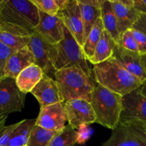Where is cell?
<instances>
[{"instance_id":"obj_14","label":"cell","mask_w":146,"mask_h":146,"mask_svg":"<svg viewBox=\"0 0 146 146\" xmlns=\"http://www.w3.org/2000/svg\"><path fill=\"white\" fill-rule=\"evenodd\" d=\"M31 94L40 103V107L64 103L57 81L45 74H43L41 80L31 90Z\"/></svg>"},{"instance_id":"obj_17","label":"cell","mask_w":146,"mask_h":146,"mask_svg":"<svg viewBox=\"0 0 146 146\" xmlns=\"http://www.w3.org/2000/svg\"><path fill=\"white\" fill-rule=\"evenodd\" d=\"M117 19V29L120 36L125 31L133 28L141 14L133 7L123 4L120 0H110Z\"/></svg>"},{"instance_id":"obj_26","label":"cell","mask_w":146,"mask_h":146,"mask_svg":"<svg viewBox=\"0 0 146 146\" xmlns=\"http://www.w3.org/2000/svg\"><path fill=\"white\" fill-rule=\"evenodd\" d=\"M30 36H21L0 30V41L13 51H17L28 46Z\"/></svg>"},{"instance_id":"obj_1","label":"cell","mask_w":146,"mask_h":146,"mask_svg":"<svg viewBox=\"0 0 146 146\" xmlns=\"http://www.w3.org/2000/svg\"><path fill=\"white\" fill-rule=\"evenodd\" d=\"M40 21V13L31 0H0V30L31 36Z\"/></svg>"},{"instance_id":"obj_4","label":"cell","mask_w":146,"mask_h":146,"mask_svg":"<svg viewBox=\"0 0 146 146\" xmlns=\"http://www.w3.org/2000/svg\"><path fill=\"white\" fill-rule=\"evenodd\" d=\"M95 123L113 130L119 125L123 109V96L97 84L90 101Z\"/></svg>"},{"instance_id":"obj_16","label":"cell","mask_w":146,"mask_h":146,"mask_svg":"<svg viewBox=\"0 0 146 146\" xmlns=\"http://www.w3.org/2000/svg\"><path fill=\"white\" fill-rule=\"evenodd\" d=\"M35 64V58L28 47L13 53L6 63L4 76L16 79L19 74L29 66Z\"/></svg>"},{"instance_id":"obj_20","label":"cell","mask_w":146,"mask_h":146,"mask_svg":"<svg viewBox=\"0 0 146 146\" xmlns=\"http://www.w3.org/2000/svg\"><path fill=\"white\" fill-rule=\"evenodd\" d=\"M101 18L102 20L104 29L110 34L116 44L120 42V36L117 29V19L110 0H103L101 6Z\"/></svg>"},{"instance_id":"obj_6","label":"cell","mask_w":146,"mask_h":146,"mask_svg":"<svg viewBox=\"0 0 146 146\" xmlns=\"http://www.w3.org/2000/svg\"><path fill=\"white\" fill-rule=\"evenodd\" d=\"M27 47L35 58L36 65L42 70L44 74L54 78L55 64L58 56V44L47 42L35 31L30 36Z\"/></svg>"},{"instance_id":"obj_24","label":"cell","mask_w":146,"mask_h":146,"mask_svg":"<svg viewBox=\"0 0 146 146\" xmlns=\"http://www.w3.org/2000/svg\"><path fill=\"white\" fill-rule=\"evenodd\" d=\"M59 133L46 130L35 124L26 146H48L52 138Z\"/></svg>"},{"instance_id":"obj_11","label":"cell","mask_w":146,"mask_h":146,"mask_svg":"<svg viewBox=\"0 0 146 146\" xmlns=\"http://www.w3.org/2000/svg\"><path fill=\"white\" fill-rule=\"evenodd\" d=\"M67 121L64 104L57 103L40 107L35 124L46 130L60 132L65 128Z\"/></svg>"},{"instance_id":"obj_23","label":"cell","mask_w":146,"mask_h":146,"mask_svg":"<svg viewBox=\"0 0 146 146\" xmlns=\"http://www.w3.org/2000/svg\"><path fill=\"white\" fill-rule=\"evenodd\" d=\"M81 12L82 20L83 27H84V41L88 36L93 25L96 20L101 17V8L92 7L87 4H83L80 0H77Z\"/></svg>"},{"instance_id":"obj_31","label":"cell","mask_w":146,"mask_h":146,"mask_svg":"<svg viewBox=\"0 0 146 146\" xmlns=\"http://www.w3.org/2000/svg\"><path fill=\"white\" fill-rule=\"evenodd\" d=\"M19 122L12 125L4 126L0 132V146H8L14 130L18 126Z\"/></svg>"},{"instance_id":"obj_29","label":"cell","mask_w":146,"mask_h":146,"mask_svg":"<svg viewBox=\"0 0 146 146\" xmlns=\"http://www.w3.org/2000/svg\"><path fill=\"white\" fill-rule=\"evenodd\" d=\"M15 51L0 41V81L4 78V70L6 63L10 56Z\"/></svg>"},{"instance_id":"obj_22","label":"cell","mask_w":146,"mask_h":146,"mask_svg":"<svg viewBox=\"0 0 146 146\" xmlns=\"http://www.w3.org/2000/svg\"><path fill=\"white\" fill-rule=\"evenodd\" d=\"M103 30H104V26H103L102 20L100 17L96 20L82 46L83 52L87 61L92 58L94 55V50L101 38Z\"/></svg>"},{"instance_id":"obj_18","label":"cell","mask_w":146,"mask_h":146,"mask_svg":"<svg viewBox=\"0 0 146 146\" xmlns=\"http://www.w3.org/2000/svg\"><path fill=\"white\" fill-rule=\"evenodd\" d=\"M44 72L36 64H32L23 70L16 78V84L20 91L24 94L31 93L41 80Z\"/></svg>"},{"instance_id":"obj_27","label":"cell","mask_w":146,"mask_h":146,"mask_svg":"<svg viewBox=\"0 0 146 146\" xmlns=\"http://www.w3.org/2000/svg\"><path fill=\"white\" fill-rule=\"evenodd\" d=\"M39 11L50 16L57 15L59 8L54 0H31Z\"/></svg>"},{"instance_id":"obj_5","label":"cell","mask_w":146,"mask_h":146,"mask_svg":"<svg viewBox=\"0 0 146 146\" xmlns=\"http://www.w3.org/2000/svg\"><path fill=\"white\" fill-rule=\"evenodd\" d=\"M72 66L78 67L87 76H93L92 70L87 64L82 48L77 44L70 31L64 26V38L58 44V56L55 69L57 71Z\"/></svg>"},{"instance_id":"obj_37","label":"cell","mask_w":146,"mask_h":146,"mask_svg":"<svg viewBox=\"0 0 146 146\" xmlns=\"http://www.w3.org/2000/svg\"><path fill=\"white\" fill-rule=\"evenodd\" d=\"M139 91H140V94H143V96H146V82L143 84L139 88Z\"/></svg>"},{"instance_id":"obj_39","label":"cell","mask_w":146,"mask_h":146,"mask_svg":"<svg viewBox=\"0 0 146 146\" xmlns=\"http://www.w3.org/2000/svg\"><path fill=\"white\" fill-rule=\"evenodd\" d=\"M145 133H146V129H145Z\"/></svg>"},{"instance_id":"obj_38","label":"cell","mask_w":146,"mask_h":146,"mask_svg":"<svg viewBox=\"0 0 146 146\" xmlns=\"http://www.w3.org/2000/svg\"><path fill=\"white\" fill-rule=\"evenodd\" d=\"M141 59H142V62H143V66H144L146 70V54H144V55L141 56Z\"/></svg>"},{"instance_id":"obj_36","label":"cell","mask_w":146,"mask_h":146,"mask_svg":"<svg viewBox=\"0 0 146 146\" xmlns=\"http://www.w3.org/2000/svg\"><path fill=\"white\" fill-rule=\"evenodd\" d=\"M7 119V115H0V132L5 126V123Z\"/></svg>"},{"instance_id":"obj_35","label":"cell","mask_w":146,"mask_h":146,"mask_svg":"<svg viewBox=\"0 0 146 146\" xmlns=\"http://www.w3.org/2000/svg\"><path fill=\"white\" fill-rule=\"evenodd\" d=\"M56 4L59 8V11H62L67 8L70 4V0H54Z\"/></svg>"},{"instance_id":"obj_12","label":"cell","mask_w":146,"mask_h":146,"mask_svg":"<svg viewBox=\"0 0 146 146\" xmlns=\"http://www.w3.org/2000/svg\"><path fill=\"white\" fill-rule=\"evenodd\" d=\"M112 58L127 72L138 78L143 84L146 82V70L138 53L128 51L115 44Z\"/></svg>"},{"instance_id":"obj_15","label":"cell","mask_w":146,"mask_h":146,"mask_svg":"<svg viewBox=\"0 0 146 146\" xmlns=\"http://www.w3.org/2000/svg\"><path fill=\"white\" fill-rule=\"evenodd\" d=\"M58 14L77 44L82 48L84 44V27L77 0H70L67 8L63 11H59Z\"/></svg>"},{"instance_id":"obj_33","label":"cell","mask_w":146,"mask_h":146,"mask_svg":"<svg viewBox=\"0 0 146 146\" xmlns=\"http://www.w3.org/2000/svg\"><path fill=\"white\" fill-rule=\"evenodd\" d=\"M133 7L141 14H146V0H133Z\"/></svg>"},{"instance_id":"obj_3","label":"cell","mask_w":146,"mask_h":146,"mask_svg":"<svg viewBox=\"0 0 146 146\" xmlns=\"http://www.w3.org/2000/svg\"><path fill=\"white\" fill-rule=\"evenodd\" d=\"M64 102L72 99H84L90 102L97 83L77 66L58 70L54 74Z\"/></svg>"},{"instance_id":"obj_21","label":"cell","mask_w":146,"mask_h":146,"mask_svg":"<svg viewBox=\"0 0 146 146\" xmlns=\"http://www.w3.org/2000/svg\"><path fill=\"white\" fill-rule=\"evenodd\" d=\"M36 120L25 119L19 122L8 146H26L30 134L35 125Z\"/></svg>"},{"instance_id":"obj_8","label":"cell","mask_w":146,"mask_h":146,"mask_svg":"<svg viewBox=\"0 0 146 146\" xmlns=\"http://www.w3.org/2000/svg\"><path fill=\"white\" fill-rule=\"evenodd\" d=\"M120 124H139L146 126V96L139 88L123 96Z\"/></svg>"},{"instance_id":"obj_25","label":"cell","mask_w":146,"mask_h":146,"mask_svg":"<svg viewBox=\"0 0 146 146\" xmlns=\"http://www.w3.org/2000/svg\"><path fill=\"white\" fill-rule=\"evenodd\" d=\"M78 138V133L67 125L52 138L48 146H75Z\"/></svg>"},{"instance_id":"obj_28","label":"cell","mask_w":146,"mask_h":146,"mask_svg":"<svg viewBox=\"0 0 146 146\" xmlns=\"http://www.w3.org/2000/svg\"><path fill=\"white\" fill-rule=\"evenodd\" d=\"M118 44L125 49L138 53L137 44H136L135 40L133 34L130 29L125 31L123 34L120 35V42Z\"/></svg>"},{"instance_id":"obj_13","label":"cell","mask_w":146,"mask_h":146,"mask_svg":"<svg viewBox=\"0 0 146 146\" xmlns=\"http://www.w3.org/2000/svg\"><path fill=\"white\" fill-rule=\"evenodd\" d=\"M40 21L35 28L38 33L47 42L52 44H58L64 38V24L58 14L56 16H50L39 11Z\"/></svg>"},{"instance_id":"obj_34","label":"cell","mask_w":146,"mask_h":146,"mask_svg":"<svg viewBox=\"0 0 146 146\" xmlns=\"http://www.w3.org/2000/svg\"><path fill=\"white\" fill-rule=\"evenodd\" d=\"M80 1L83 4L100 9L101 8V6L103 2V0H80Z\"/></svg>"},{"instance_id":"obj_32","label":"cell","mask_w":146,"mask_h":146,"mask_svg":"<svg viewBox=\"0 0 146 146\" xmlns=\"http://www.w3.org/2000/svg\"><path fill=\"white\" fill-rule=\"evenodd\" d=\"M133 29L139 30L146 35V14H141L135 24L133 25Z\"/></svg>"},{"instance_id":"obj_10","label":"cell","mask_w":146,"mask_h":146,"mask_svg":"<svg viewBox=\"0 0 146 146\" xmlns=\"http://www.w3.org/2000/svg\"><path fill=\"white\" fill-rule=\"evenodd\" d=\"M64 108L68 125L74 129L95 123L96 117L91 104L86 100H69L64 102Z\"/></svg>"},{"instance_id":"obj_19","label":"cell","mask_w":146,"mask_h":146,"mask_svg":"<svg viewBox=\"0 0 146 146\" xmlns=\"http://www.w3.org/2000/svg\"><path fill=\"white\" fill-rule=\"evenodd\" d=\"M115 44L110 34L104 29L102 33L101 38L94 50V55L89 61L93 65H95L111 58Z\"/></svg>"},{"instance_id":"obj_2","label":"cell","mask_w":146,"mask_h":146,"mask_svg":"<svg viewBox=\"0 0 146 146\" xmlns=\"http://www.w3.org/2000/svg\"><path fill=\"white\" fill-rule=\"evenodd\" d=\"M92 74L97 84L122 96L137 89L143 84L112 57L93 65Z\"/></svg>"},{"instance_id":"obj_7","label":"cell","mask_w":146,"mask_h":146,"mask_svg":"<svg viewBox=\"0 0 146 146\" xmlns=\"http://www.w3.org/2000/svg\"><path fill=\"white\" fill-rule=\"evenodd\" d=\"M145 129L139 124L119 123L101 146H146Z\"/></svg>"},{"instance_id":"obj_30","label":"cell","mask_w":146,"mask_h":146,"mask_svg":"<svg viewBox=\"0 0 146 146\" xmlns=\"http://www.w3.org/2000/svg\"><path fill=\"white\" fill-rule=\"evenodd\" d=\"M133 37L137 44L138 53L140 56L146 54V35L139 30L135 29H130Z\"/></svg>"},{"instance_id":"obj_9","label":"cell","mask_w":146,"mask_h":146,"mask_svg":"<svg viewBox=\"0 0 146 146\" xmlns=\"http://www.w3.org/2000/svg\"><path fill=\"white\" fill-rule=\"evenodd\" d=\"M26 95L19 90L16 80L5 78L0 81V115L19 112L24 108Z\"/></svg>"}]
</instances>
